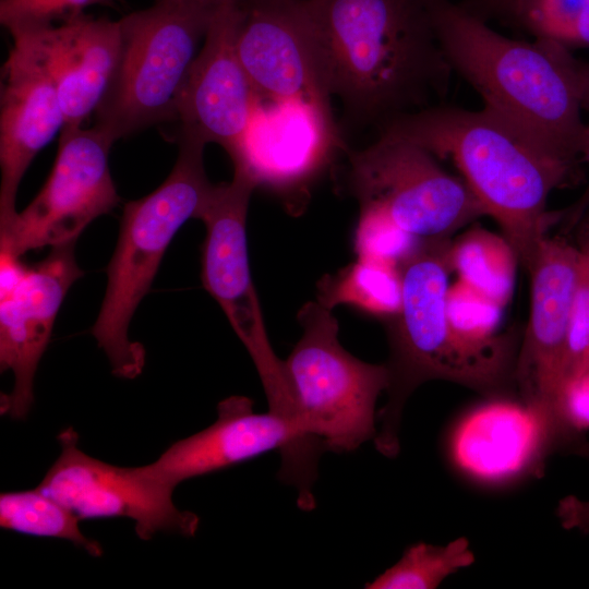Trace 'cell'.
Here are the masks:
<instances>
[{
    "label": "cell",
    "mask_w": 589,
    "mask_h": 589,
    "mask_svg": "<svg viewBox=\"0 0 589 589\" xmlns=\"http://www.w3.org/2000/svg\"><path fill=\"white\" fill-rule=\"evenodd\" d=\"M441 1L310 0L324 82L342 106L341 133L377 136L443 104L453 69L436 29Z\"/></svg>",
    "instance_id": "6da1fadb"
},
{
    "label": "cell",
    "mask_w": 589,
    "mask_h": 589,
    "mask_svg": "<svg viewBox=\"0 0 589 589\" xmlns=\"http://www.w3.org/2000/svg\"><path fill=\"white\" fill-rule=\"evenodd\" d=\"M436 29L453 71L485 109L553 154L581 161L588 63L551 39L504 36L450 0L437 8Z\"/></svg>",
    "instance_id": "7a4b0ae2"
},
{
    "label": "cell",
    "mask_w": 589,
    "mask_h": 589,
    "mask_svg": "<svg viewBox=\"0 0 589 589\" xmlns=\"http://www.w3.org/2000/svg\"><path fill=\"white\" fill-rule=\"evenodd\" d=\"M383 133L450 159L529 271L548 225L557 218L546 211L548 199L578 161L545 149L485 108L441 104L394 120Z\"/></svg>",
    "instance_id": "3957f363"
},
{
    "label": "cell",
    "mask_w": 589,
    "mask_h": 589,
    "mask_svg": "<svg viewBox=\"0 0 589 589\" xmlns=\"http://www.w3.org/2000/svg\"><path fill=\"white\" fill-rule=\"evenodd\" d=\"M449 244V238L423 240L401 266V309L386 323L390 348L387 401L377 413L380 426L373 440L378 453L388 458L399 453L404 406L421 384L447 381L493 397L514 385L517 352L508 338L473 344L459 336L448 321Z\"/></svg>",
    "instance_id": "277c9868"
},
{
    "label": "cell",
    "mask_w": 589,
    "mask_h": 589,
    "mask_svg": "<svg viewBox=\"0 0 589 589\" xmlns=\"http://www.w3.org/2000/svg\"><path fill=\"white\" fill-rule=\"evenodd\" d=\"M176 139L178 157L166 180L123 207L117 245L107 266L105 297L92 327L112 373L122 378H135L145 365L144 347L129 338L132 316L149 291L172 238L187 220L199 219L215 188L204 167L207 143L181 129Z\"/></svg>",
    "instance_id": "5b68a950"
},
{
    "label": "cell",
    "mask_w": 589,
    "mask_h": 589,
    "mask_svg": "<svg viewBox=\"0 0 589 589\" xmlns=\"http://www.w3.org/2000/svg\"><path fill=\"white\" fill-rule=\"evenodd\" d=\"M217 8L157 0L119 20L121 46L95 125L111 139L176 122L190 69Z\"/></svg>",
    "instance_id": "8992f818"
},
{
    "label": "cell",
    "mask_w": 589,
    "mask_h": 589,
    "mask_svg": "<svg viewBox=\"0 0 589 589\" xmlns=\"http://www.w3.org/2000/svg\"><path fill=\"white\" fill-rule=\"evenodd\" d=\"M297 320L302 335L283 361L297 423L324 452H353L376 436L375 405L388 387V368L349 353L337 318L317 301L304 303Z\"/></svg>",
    "instance_id": "52a82bcc"
},
{
    "label": "cell",
    "mask_w": 589,
    "mask_h": 589,
    "mask_svg": "<svg viewBox=\"0 0 589 589\" xmlns=\"http://www.w3.org/2000/svg\"><path fill=\"white\" fill-rule=\"evenodd\" d=\"M347 189L359 207L374 209L407 232L446 239L486 216L466 182L444 170L436 157L406 139L380 134L363 148L346 147Z\"/></svg>",
    "instance_id": "ba28073f"
},
{
    "label": "cell",
    "mask_w": 589,
    "mask_h": 589,
    "mask_svg": "<svg viewBox=\"0 0 589 589\" xmlns=\"http://www.w3.org/2000/svg\"><path fill=\"white\" fill-rule=\"evenodd\" d=\"M347 145L329 101L294 97L257 99L248 127L229 155L233 169L276 194L299 216L311 188Z\"/></svg>",
    "instance_id": "9c48e42d"
},
{
    "label": "cell",
    "mask_w": 589,
    "mask_h": 589,
    "mask_svg": "<svg viewBox=\"0 0 589 589\" xmlns=\"http://www.w3.org/2000/svg\"><path fill=\"white\" fill-rule=\"evenodd\" d=\"M278 449L281 481L297 489L301 509L315 506L313 484L318 456L300 438L292 424L279 412L253 410V400L230 396L217 406V419L206 429L171 444L145 471L176 489L181 482L248 461Z\"/></svg>",
    "instance_id": "30bf717a"
},
{
    "label": "cell",
    "mask_w": 589,
    "mask_h": 589,
    "mask_svg": "<svg viewBox=\"0 0 589 589\" xmlns=\"http://www.w3.org/2000/svg\"><path fill=\"white\" fill-rule=\"evenodd\" d=\"M115 141L103 129L64 128L52 170L35 199L3 229L0 252L27 251L76 242L97 217L120 202L109 168Z\"/></svg>",
    "instance_id": "8fae6325"
},
{
    "label": "cell",
    "mask_w": 589,
    "mask_h": 589,
    "mask_svg": "<svg viewBox=\"0 0 589 589\" xmlns=\"http://www.w3.org/2000/svg\"><path fill=\"white\" fill-rule=\"evenodd\" d=\"M57 438L61 453L37 489L80 520L129 518L145 541L159 532L195 536L200 518L175 505L173 486L149 476L143 466L118 467L87 455L79 448L73 428Z\"/></svg>",
    "instance_id": "7c38bea8"
},
{
    "label": "cell",
    "mask_w": 589,
    "mask_h": 589,
    "mask_svg": "<svg viewBox=\"0 0 589 589\" xmlns=\"http://www.w3.org/2000/svg\"><path fill=\"white\" fill-rule=\"evenodd\" d=\"M74 245L51 248L34 266L0 252V369L14 375L13 389L1 396L0 409L12 419H25L29 412L35 373L56 316L70 287L84 275L75 261Z\"/></svg>",
    "instance_id": "4fadbf2b"
},
{
    "label": "cell",
    "mask_w": 589,
    "mask_h": 589,
    "mask_svg": "<svg viewBox=\"0 0 589 589\" xmlns=\"http://www.w3.org/2000/svg\"><path fill=\"white\" fill-rule=\"evenodd\" d=\"M236 49L260 100H332L310 0H240Z\"/></svg>",
    "instance_id": "5bb4252c"
},
{
    "label": "cell",
    "mask_w": 589,
    "mask_h": 589,
    "mask_svg": "<svg viewBox=\"0 0 589 589\" xmlns=\"http://www.w3.org/2000/svg\"><path fill=\"white\" fill-rule=\"evenodd\" d=\"M582 256V250L565 240L545 237L528 271L530 311L513 381L519 400L554 429V397L563 375L569 313Z\"/></svg>",
    "instance_id": "9a60e30c"
},
{
    "label": "cell",
    "mask_w": 589,
    "mask_h": 589,
    "mask_svg": "<svg viewBox=\"0 0 589 589\" xmlns=\"http://www.w3.org/2000/svg\"><path fill=\"white\" fill-rule=\"evenodd\" d=\"M230 182L215 184L199 219L205 224L202 283L219 303L257 371L280 359L269 344L248 257L245 224L253 180L233 169Z\"/></svg>",
    "instance_id": "2e32d148"
},
{
    "label": "cell",
    "mask_w": 589,
    "mask_h": 589,
    "mask_svg": "<svg viewBox=\"0 0 589 589\" xmlns=\"http://www.w3.org/2000/svg\"><path fill=\"white\" fill-rule=\"evenodd\" d=\"M239 16V2L223 4L214 12L190 69L176 121L179 129L207 144L220 145L228 155L243 135L257 103L236 49Z\"/></svg>",
    "instance_id": "e0dca14e"
},
{
    "label": "cell",
    "mask_w": 589,
    "mask_h": 589,
    "mask_svg": "<svg viewBox=\"0 0 589 589\" xmlns=\"http://www.w3.org/2000/svg\"><path fill=\"white\" fill-rule=\"evenodd\" d=\"M51 80L64 128H80L95 113L115 72L121 46L119 21L83 13L62 21L9 31Z\"/></svg>",
    "instance_id": "ac0fdd59"
},
{
    "label": "cell",
    "mask_w": 589,
    "mask_h": 589,
    "mask_svg": "<svg viewBox=\"0 0 589 589\" xmlns=\"http://www.w3.org/2000/svg\"><path fill=\"white\" fill-rule=\"evenodd\" d=\"M1 69L0 229L16 216V193L35 156L64 127L57 91L31 50L19 39Z\"/></svg>",
    "instance_id": "d6986e66"
},
{
    "label": "cell",
    "mask_w": 589,
    "mask_h": 589,
    "mask_svg": "<svg viewBox=\"0 0 589 589\" xmlns=\"http://www.w3.org/2000/svg\"><path fill=\"white\" fill-rule=\"evenodd\" d=\"M462 419L449 447L460 469L482 480L530 471L557 446L552 425L520 400L494 399Z\"/></svg>",
    "instance_id": "ffe728a7"
},
{
    "label": "cell",
    "mask_w": 589,
    "mask_h": 589,
    "mask_svg": "<svg viewBox=\"0 0 589 589\" xmlns=\"http://www.w3.org/2000/svg\"><path fill=\"white\" fill-rule=\"evenodd\" d=\"M317 302L328 310L347 305L389 322L402 304V273L398 265L359 257L317 283Z\"/></svg>",
    "instance_id": "44dd1931"
},
{
    "label": "cell",
    "mask_w": 589,
    "mask_h": 589,
    "mask_svg": "<svg viewBox=\"0 0 589 589\" xmlns=\"http://www.w3.org/2000/svg\"><path fill=\"white\" fill-rule=\"evenodd\" d=\"M447 257L459 280L503 308L509 302L519 261L504 236L474 227L450 241Z\"/></svg>",
    "instance_id": "7402d4cb"
},
{
    "label": "cell",
    "mask_w": 589,
    "mask_h": 589,
    "mask_svg": "<svg viewBox=\"0 0 589 589\" xmlns=\"http://www.w3.org/2000/svg\"><path fill=\"white\" fill-rule=\"evenodd\" d=\"M80 519L37 488L0 495V526L23 534L63 539L89 555H103V546L83 534Z\"/></svg>",
    "instance_id": "603a6c76"
},
{
    "label": "cell",
    "mask_w": 589,
    "mask_h": 589,
    "mask_svg": "<svg viewBox=\"0 0 589 589\" xmlns=\"http://www.w3.org/2000/svg\"><path fill=\"white\" fill-rule=\"evenodd\" d=\"M470 542L459 537L445 545L424 542L409 546L400 560L375 579L368 589H435L444 579L474 563Z\"/></svg>",
    "instance_id": "cb8c5ba5"
},
{
    "label": "cell",
    "mask_w": 589,
    "mask_h": 589,
    "mask_svg": "<svg viewBox=\"0 0 589 589\" xmlns=\"http://www.w3.org/2000/svg\"><path fill=\"white\" fill-rule=\"evenodd\" d=\"M516 24L534 38L589 48V0H525Z\"/></svg>",
    "instance_id": "d4e9b609"
},
{
    "label": "cell",
    "mask_w": 589,
    "mask_h": 589,
    "mask_svg": "<svg viewBox=\"0 0 589 589\" xmlns=\"http://www.w3.org/2000/svg\"><path fill=\"white\" fill-rule=\"evenodd\" d=\"M420 239L381 212L361 208L353 235L356 256L388 262L401 267L420 248Z\"/></svg>",
    "instance_id": "484cf974"
},
{
    "label": "cell",
    "mask_w": 589,
    "mask_h": 589,
    "mask_svg": "<svg viewBox=\"0 0 589 589\" xmlns=\"http://www.w3.org/2000/svg\"><path fill=\"white\" fill-rule=\"evenodd\" d=\"M503 306L457 279L446 291V314L453 329L473 344L495 341Z\"/></svg>",
    "instance_id": "4316f807"
},
{
    "label": "cell",
    "mask_w": 589,
    "mask_h": 589,
    "mask_svg": "<svg viewBox=\"0 0 589 589\" xmlns=\"http://www.w3.org/2000/svg\"><path fill=\"white\" fill-rule=\"evenodd\" d=\"M553 412L558 445L582 444L589 434V360L563 374Z\"/></svg>",
    "instance_id": "83f0119b"
},
{
    "label": "cell",
    "mask_w": 589,
    "mask_h": 589,
    "mask_svg": "<svg viewBox=\"0 0 589 589\" xmlns=\"http://www.w3.org/2000/svg\"><path fill=\"white\" fill-rule=\"evenodd\" d=\"M112 0H0V22L8 29L53 24Z\"/></svg>",
    "instance_id": "f1b7e54d"
},
{
    "label": "cell",
    "mask_w": 589,
    "mask_h": 589,
    "mask_svg": "<svg viewBox=\"0 0 589 589\" xmlns=\"http://www.w3.org/2000/svg\"><path fill=\"white\" fill-rule=\"evenodd\" d=\"M582 253L569 313L563 374L578 363L589 360V256L584 250Z\"/></svg>",
    "instance_id": "f546056e"
},
{
    "label": "cell",
    "mask_w": 589,
    "mask_h": 589,
    "mask_svg": "<svg viewBox=\"0 0 589 589\" xmlns=\"http://www.w3.org/2000/svg\"><path fill=\"white\" fill-rule=\"evenodd\" d=\"M525 0H464L459 5L470 14L488 23L505 20L516 23Z\"/></svg>",
    "instance_id": "4dcf8cb0"
},
{
    "label": "cell",
    "mask_w": 589,
    "mask_h": 589,
    "mask_svg": "<svg viewBox=\"0 0 589 589\" xmlns=\"http://www.w3.org/2000/svg\"><path fill=\"white\" fill-rule=\"evenodd\" d=\"M556 516L566 530L589 533V498L567 495L561 498L556 507Z\"/></svg>",
    "instance_id": "1f68e13d"
},
{
    "label": "cell",
    "mask_w": 589,
    "mask_h": 589,
    "mask_svg": "<svg viewBox=\"0 0 589 589\" xmlns=\"http://www.w3.org/2000/svg\"><path fill=\"white\" fill-rule=\"evenodd\" d=\"M586 109H589V92L586 103ZM580 160L584 161L589 167V124L586 125V131L584 135V141L581 145L580 151ZM589 206V183L588 187L582 194L581 199L578 201V203L572 207L573 217L577 219L580 217V215L585 212V209Z\"/></svg>",
    "instance_id": "d6a6232c"
},
{
    "label": "cell",
    "mask_w": 589,
    "mask_h": 589,
    "mask_svg": "<svg viewBox=\"0 0 589 589\" xmlns=\"http://www.w3.org/2000/svg\"><path fill=\"white\" fill-rule=\"evenodd\" d=\"M155 1H157V0H155ZM191 1L203 3V4H206V5L212 7V8H218V7H220L223 4H226V3L239 2L240 0H191Z\"/></svg>",
    "instance_id": "836d02e7"
},
{
    "label": "cell",
    "mask_w": 589,
    "mask_h": 589,
    "mask_svg": "<svg viewBox=\"0 0 589 589\" xmlns=\"http://www.w3.org/2000/svg\"><path fill=\"white\" fill-rule=\"evenodd\" d=\"M584 251H585L586 254L589 256V224H588V241H587V245H586V248L584 249Z\"/></svg>",
    "instance_id": "e575fe53"
}]
</instances>
